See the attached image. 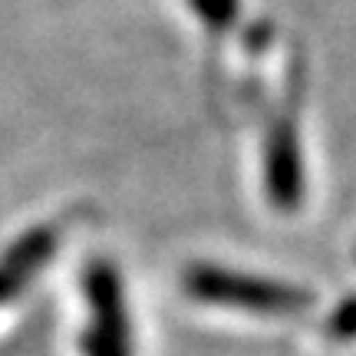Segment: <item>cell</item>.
I'll return each mask as SVG.
<instances>
[{
    "label": "cell",
    "instance_id": "obj_5",
    "mask_svg": "<svg viewBox=\"0 0 356 356\" xmlns=\"http://www.w3.org/2000/svg\"><path fill=\"white\" fill-rule=\"evenodd\" d=\"M188 3L195 7V13H198L211 30H228V26H234L238 7H241L238 0H188Z\"/></svg>",
    "mask_w": 356,
    "mask_h": 356
},
{
    "label": "cell",
    "instance_id": "obj_3",
    "mask_svg": "<svg viewBox=\"0 0 356 356\" xmlns=\"http://www.w3.org/2000/svg\"><path fill=\"white\" fill-rule=\"evenodd\" d=\"M264 185H267V198L277 208H284V211H293L300 204V195H304L300 142H297V132H293V126L287 119L274 122L270 132H267Z\"/></svg>",
    "mask_w": 356,
    "mask_h": 356
},
{
    "label": "cell",
    "instance_id": "obj_2",
    "mask_svg": "<svg viewBox=\"0 0 356 356\" xmlns=\"http://www.w3.org/2000/svg\"><path fill=\"white\" fill-rule=\"evenodd\" d=\"M86 297L92 307V330L86 337L89 356H132L129 320L122 304V284L113 267L99 261L86 274Z\"/></svg>",
    "mask_w": 356,
    "mask_h": 356
},
{
    "label": "cell",
    "instance_id": "obj_1",
    "mask_svg": "<svg viewBox=\"0 0 356 356\" xmlns=\"http://www.w3.org/2000/svg\"><path fill=\"white\" fill-rule=\"evenodd\" d=\"M185 291L195 300L204 304H225V307H244L257 314H291L300 307H310V293L291 284L277 280L251 277V274H234L211 264H195L185 270Z\"/></svg>",
    "mask_w": 356,
    "mask_h": 356
},
{
    "label": "cell",
    "instance_id": "obj_4",
    "mask_svg": "<svg viewBox=\"0 0 356 356\" xmlns=\"http://www.w3.org/2000/svg\"><path fill=\"white\" fill-rule=\"evenodd\" d=\"M53 248H56V234L50 228H37L30 231L13 251L3 254V261H0V304L24 291L26 280L50 261Z\"/></svg>",
    "mask_w": 356,
    "mask_h": 356
},
{
    "label": "cell",
    "instance_id": "obj_6",
    "mask_svg": "<svg viewBox=\"0 0 356 356\" xmlns=\"http://www.w3.org/2000/svg\"><path fill=\"white\" fill-rule=\"evenodd\" d=\"M330 337H337V340H350V337H356V297H350V300L333 314Z\"/></svg>",
    "mask_w": 356,
    "mask_h": 356
}]
</instances>
